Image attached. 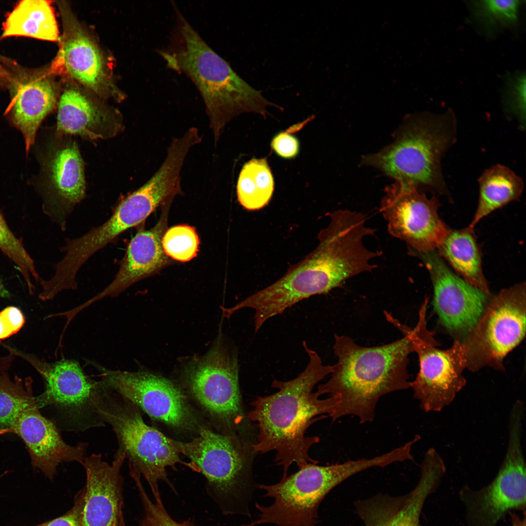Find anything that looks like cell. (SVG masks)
Listing matches in <instances>:
<instances>
[{
	"mask_svg": "<svg viewBox=\"0 0 526 526\" xmlns=\"http://www.w3.org/2000/svg\"><path fill=\"white\" fill-rule=\"evenodd\" d=\"M330 223L318 234L317 247L280 279L248 296L232 307L255 311V332L275 316L311 296L327 294L348 279L371 271L376 265L370 261L380 251L367 249L363 239L374 234L361 214L339 210L329 214Z\"/></svg>",
	"mask_w": 526,
	"mask_h": 526,
	"instance_id": "cell-1",
	"label": "cell"
},
{
	"mask_svg": "<svg viewBox=\"0 0 526 526\" xmlns=\"http://www.w3.org/2000/svg\"><path fill=\"white\" fill-rule=\"evenodd\" d=\"M303 347L309 357L305 369L288 381L274 379L271 386L274 394L258 397L251 403L253 409L247 418L256 423L259 432L252 445L254 453L276 452L275 461L283 469L282 478L287 476L290 466L300 468L317 464L309 454V449L318 443L317 436H307L308 428L315 422L330 416L339 403L335 396L321 399L315 386L333 372V365H324L315 351L305 341Z\"/></svg>",
	"mask_w": 526,
	"mask_h": 526,
	"instance_id": "cell-2",
	"label": "cell"
},
{
	"mask_svg": "<svg viewBox=\"0 0 526 526\" xmlns=\"http://www.w3.org/2000/svg\"><path fill=\"white\" fill-rule=\"evenodd\" d=\"M389 321L404 336L381 346H360L348 336L335 335L333 350L337 362L330 378L317 392L337 396L339 403L330 417L334 421L346 415L360 423L371 422L379 398L411 387L407 371L409 356L414 352L409 327L391 317Z\"/></svg>",
	"mask_w": 526,
	"mask_h": 526,
	"instance_id": "cell-3",
	"label": "cell"
},
{
	"mask_svg": "<svg viewBox=\"0 0 526 526\" xmlns=\"http://www.w3.org/2000/svg\"><path fill=\"white\" fill-rule=\"evenodd\" d=\"M175 24L167 47L158 54L168 68L187 75L205 104L216 145L225 125L244 112L266 113L274 104L249 85L192 27L174 2Z\"/></svg>",
	"mask_w": 526,
	"mask_h": 526,
	"instance_id": "cell-4",
	"label": "cell"
},
{
	"mask_svg": "<svg viewBox=\"0 0 526 526\" xmlns=\"http://www.w3.org/2000/svg\"><path fill=\"white\" fill-rule=\"evenodd\" d=\"M456 118L451 111L413 118L391 144L365 156L362 164L376 168L396 181L446 191L441 161L453 144Z\"/></svg>",
	"mask_w": 526,
	"mask_h": 526,
	"instance_id": "cell-5",
	"label": "cell"
},
{
	"mask_svg": "<svg viewBox=\"0 0 526 526\" xmlns=\"http://www.w3.org/2000/svg\"><path fill=\"white\" fill-rule=\"evenodd\" d=\"M381 464L378 456L326 466L309 463L276 484L259 485L266 492L263 497L272 498L273 503L263 506L256 502L258 518L241 526H317L319 507L333 488L353 475Z\"/></svg>",
	"mask_w": 526,
	"mask_h": 526,
	"instance_id": "cell-6",
	"label": "cell"
},
{
	"mask_svg": "<svg viewBox=\"0 0 526 526\" xmlns=\"http://www.w3.org/2000/svg\"><path fill=\"white\" fill-rule=\"evenodd\" d=\"M239 440L202 428L190 441H173L179 452L190 459L206 477L210 495L224 514L251 518L250 504L259 485L252 474V445L245 446Z\"/></svg>",
	"mask_w": 526,
	"mask_h": 526,
	"instance_id": "cell-7",
	"label": "cell"
},
{
	"mask_svg": "<svg viewBox=\"0 0 526 526\" xmlns=\"http://www.w3.org/2000/svg\"><path fill=\"white\" fill-rule=\"evenodd\" d=\"M92 402L99 419L114 432L130 468L143 475L153 496L159 495L157 483L165 478L166 469L183 463L173 440L146 424L137 406L103 384Z\"/></svg>",
	"mask_w": 526,
	"mask_h": 526,
	"instance_id": "cell-8",
	"label": "cell"
},
{
	"mask_svg": "<svg viewBox=\"0 0 526 526\" xmlns=\"http://www.w3.org/2000/svg\"><path fill=\"white\" fill-rule=\"evenodd\" d=\"M526 284L521 283L490 297L485 309L462 343L466 368L485 366L504 370V359L526 334Z\"/></svg>",
	"mask_w": 526,
	"mask_h": 526,
	"instance_id": "cell-9",
	"label": "cell"
},
{
	"mask_svg": "<svg viewBox=\"0 0 526 526\" xmlns=\"http://www.w3.org/2000/svg\"><path fill=\"white\" fill-rule=\"evenodd\" d=\"M425 297L419 311L418 320L409 333L414 352L418 357L419 370L412 382L413 397L426 412H440L450 404L456 394L465 386L463 373L466 368L461 341L455 340L446 350L438 348L440 344L434 333L427 328Z\"/></svg>",
	"mask_w": 526,
	"mask_h": 526,
	"instance_id": "cell-10",
	"label": "cell"
},
{
	"mask_svg": "<svg viewBox=\"0 0 526 526\" xmlns=\"http://www.w3.org/2000/svg\"><path fill=\"white\" fill-rule=\"evenodd\" d=\"M523 417L510 416L508 445L503 463L494 479L486 487L468 486L459 491L468 526H497L507 513L526 512V470L521 444Z\"/></svg>",
	"mask_w": 526,
	"mask_h": 526,
	"instance_id": "cell-11",
	"label": "cell"
},
{
	"mask_svg": "<svg viewBox=\"0 0 526 526\" xmlns=\"http://www.w3.org/2000/svg\"><path fill=\"white\" fill-rule=\"evenodd\" d=\"M380 211L390 234L405 242L412 253L438 248L449 229L438 213L437 198H429L412 183L396 181L387 187Z\"/></svg>",
	"mask_w": 526,
	"mask_h": 526,
	"instance_id": "cell-12",
	"label": "cell"
},
{
	"mask_svg": "<svg viewBox=\"0 0 526 526\" xmlns=\"http://www.w3.org/2000/svg\"><path fill=\"white\" fill-rule=\"evenodd\" d=\"M157 206L153 197L140 188L123 200L101 225L68 240L62 249L65 253L62 259L56 264L53 276L46 281L48 288L56 294L76 289V274L83 264L120 234L143 222Z\"/></svg>",
	"mask_w": 526,
	"mask_h": 526,
	"instance_id": "cell-13",
	"label": "cell"
},
{
	"mask_svg": "<svg viewBox=\"0 0 526 526\" xmlns=\"http://www.w3.org/2000/svg\"><path fill=\"white\" fill-rule=\"evenodd\" d=\"M38 370L45 390L35 397L39 409H56L62 430L80 432L105 425L94 411L92 400L100 381L89 377L79 363L63 359L53 363L40 362Z\"/></svg>",
	"mask_w": 526,
	"mask_h": 526,
	"instance_id": "cell-14",
	"label": "cell"
},
{
	"mask_svg": "<svg viewBox=\"0 0 526 526\" xmlns=\"http://www.w3.org/2000/svg\"><path fill=\"white\" fill-rule=\"evenodd\" d=\"M5 384L16 396L18 407L11 425L0 431V434L11 433L20 437L28 449L33 467L50 480L54 479L60 464L75 462L82 465L87 444L66 443L56 422L40 412L30 388Z\"/></svg>",
	"mask_w": 526,
	"mask_h": 526,
	"instance_id": "cell-15",
	"label": "cell"
},
{
	"mask_svg": "<svg viewBox=\"0 0 526 526\" xmlns=\"http://www.w3.org/2000/svg\"><path fill=\"white\" fill-rule=\"evenodd\" d=\"M183 376L195 399L211 414L230 424L244 419L234 351L218 341L202 358L187 364Z\"/></svg>",
	"mask_w": 526,
	"mask_h": 526,
	"instance_id": "cell-16",
	"label": "cell"
},
{
	"mask_svg": "<svg viewBox=\"0 0 526 526\" xmlns=\"http://www.w3.org/2000/svg\"><path fill=\"white\" fill-rule=\"evenodd\" d=\"M40 156L43 212L65 229L66 219L85 196L83 163L75 142L56 133Z\"/></svg>",
	"mask_w": 526,
	"mask_h": 526,
	"instance_id": "cell-17",
	"label": "cell"
},
{
	"mask_svg": "<svg viewBox=\"0 0 526 526\" xmlns=\"http://www.w3.org/2000/svg\"><path fill=\"white\" fill-rule=\"evenodd\" d=\"M414 254L430 274L433 305L440 322L455 340L465 338L477 324L491 296L454 273L435 250Z\"/></svg>",
	"mask_w": 526,
	"mask_h": 526,
	"instance_id": "cell-18",
	"label": "cell"
},
{
	"mask_svg": "<svg viewBox=\"0 0 526 526\" xmlns=\"http://www.w3.org/2000/svg\"><path fill=\"white\" fill-rule=\"evenodd\" d=\"M101 381L150 417L174 427L184 426L190 414L185 398L172 382L146 371L111 370L93 362Z\"/></svg>",
	"mask_w": 526,
	"mask_h": 526,
	"instance_id": "cell-19",
	"label": "cell"
},
{
	"mask_svg": "<svg viewBox=\"0 0 526 526\" xmlns=\"http://www.w3.org/2000/svg\"><path fill=\"white\" fill-rule=\"evenodd\" d=\"M445 472L441 457L428 452L421 467L420 478L413 490L399 497L378 495L358 501L357 512L365 526H419L425 502L436 490Z\"/></svg>",
	"mask_w": 526,
	"mask_h": 526,
	"instance_id": "cell-20",
	"label": "cell"
},
{
	"mask_svg": "<svg viewBox=\"0 0 526 526\" xmlns=\"http://www.w3.org/2000/svg\"><path fill=\"white\" fill-rule=\"evenodd\" d=\"M125 459L124 453L118 450L111 464L99 453L85 458L82 464L86 475L83 526H119L123 515L121 470Z\"/></svg>",
	"mask_w": 526,
	"mask_h": 526,
	"instance_id": "cell-21",
	"label": "cell"
},
{
	"mask_svg": "<svg viewBox=\"0 0 526 526\" xmlns=\"http://www.w3.org/2000/svg\"><path fill=\"white\" fill-rule=\"evenodd\" d=\"M18 74L11 75V99L5 113L12 125L22 134L28 155L42 121L56 105L57 90L55 82L44 73Z\"/></svg>",
	"mask_w": 526,
	"mask_h": 526,
	"instance_id": "cell-22",
	"label": "cell"
},
{
	"mask_svg": "<svg viewBox=\"0 0 526 526\" xmlns=\"http://www.w3.org/2000/svg\"><path fill=\"white\" fill-rule=\"evenodd\" d=\"M164 218L150 229L135 234L128 244L113 281L98 294L71 309L72 315L76 316L104 298L118 296L134 283L155 273L167 263L168 259L162 244L166 227Z\"/></svg>",
	"mask_w": 526,
	"mask_h": 526,
	"instance_id": "cell-23",
	"label": "cell"
},
{
	"mask_svg": "<svg viewBox=\"0 0 526 526\" xmlns=\"http://www.w3.org/2000/svg\"><path fill=\"white\" fill-rule=\"evenodd\" d=\"M65 13L64 34L56 62L63 64L71 77L96 94L108 95L112 86L100 50L77 21Z\"/></svg>",
	"mask_w": 526,
	"mask_h": 526,
	"instance_id": "cell-24",
	"label": "cell"
},
{
	"mask_svg": "<svg viewBox=\"0 0 526 526\" xmlns=\"http://www.w3.org/2000/svg\"><path fill=\"white\" fill-rule=\"evenodd\" d=\"M121 127L119 117L96 104L78 90L68 89L61 94L56 133L95 140L114 136Z\"/></svg>",
	"mask_w": 526,
	"mask_h": 526,
	"instance_id": "cell-25",
	"label": "cell"
},
{
	"mask_svg": "<svg viewBox=\"0 0 526 526\" xmlns=\"http://www.w3.org/2000/svg\"><path fill=\"white\" fill-rule=\"evenodd\" d=\"M437 248L439 255L448 261L462 278L491 296L472 228L468 226L460 230L449 229Z\"/></svg>",
	"mask_w": 526,
	"mask_h": 526,
	"instance_id": "cell-26",
	"label": "cell"
},
{
	"mask_svg": "<svg viewBox=\"0 0 526 526\" xmlns=\"http://www.w3.org/2000/svg\"><path fill=\"white\" fill-rule=\"evenodd\" d=\"M1 36L58 41L59 31L50 2L45 0L19 1L7 16Z\"/></svg>",
	"mask_w": 526,
	"mask_h": 526,
	"instance_id": "cell-27",
	"label": "cell"
},
{
	"mask_svg": "<svg viewBox=\"0 0 526 526\" xmlns=\"http://www.w3.org/2000/svg\"><path fill=\"white\" fill-rule=\"evenodd\" d=\"M479 199L476 210L469 226L472 229L484 217L521 195L522 178L509 168L500 164L485 170L478 179Z\"/></svg>",
	"mask_w": 526,
	"mask_h": 526,
	"instance_id": "cell-28",
	"label": "cell"
},
{
	"mask_svg": "<svg viewBox=\"0 0 526 526\" xmlns=\"http://www.w3.org/2000/svg\"><path fill=\"white\" fill-rule=\"evenodd\" d=\"M274 180L264 159H252L243 166L237 185L238 200L245 209H261L269 201Z\"/></svg>",
	"mask_w": 526,
	"mask_h": 526,
	"instance_id": "cell-29",
	"label": "cell"
},
{
	"mask_svg": "<svg viewBox=\"0 0 526 526\" xmlns=\"http://www.w3.org/2000/svg\"><path fill=\"white\" fill-rule=\"evenodd\" d=\"M0 250L16 266L23 277L31 294L35 287L33 279L37 282L40 278L36 270L34 261L25 249L21 240L12 231L0 210Z\"/></svg>",
	"mask_w": 526,
	"mask_h": 526,
	"instance_id": "cell-30",
	"label": "cell"
},
{
	"mask_svg": "<svg viewBox=\"0 0 526 526\" xmlns=\"http://www.w3.org/2000/svg\"><path fill=\"white\" fill-rule=\"evenodd\" d=\"M520 5L518 0H477L472 4L475 18L488 30L515 24Z\"/></svg>",
	"mask_w": 526,
	"mask_h": 526,
	"instance_id": "cell-31",
	"label": "cell"
},
{
	"mask_svg": "<svg viewBox=\"0 0 526 526\" xmlns=\"http://www.w3.org/2000/svg\"><path fill=\"white\" fill-rule=\"evenodd\" d=\"M199 243L195 228L186 225L170 227L164 233L162 240L167 256L182 262H188L196 256Z\"/></svg>",
	"mask_w": 526,
	"mask_h": 526,
	"instance_id": "cell-32",
	"label": "cell"
},
{
	"mask_svg": "<svg viewBox=\"0 0 526 526\" xmlns=\"http://www.w3.org/2000/svg\"><path fill=\"white\" fill-rule=\"evenodd\" d=\"M144 508L145 515L140 526H191L187 522L174 521L166 511L160 496L154 497V502L147 495L140 480L135 482Z\"/></svg>",
	"mask_w": 526,
	"mask_h": 526,
	"instance_id": "cell-33",
	"label": "cell"
},
{
	"mask_svg": "<svg viewBox=\"0 0 526 526\" xmlns=\"http://www.w3.org/2000/svg\"><path fill=\"white\" fill-rule=\"evenodd\" d=\"M508 82L506 94L507 108L518 117L523 125L526 112L525 75L519 74Z\"/></svg>",
	"mask_w": 526,
	"mask_h": 526,
	"instance_id": "cell-34",
	"label": "cell"
},
{
	"mask_svg": "<svg viewBox=\"0 0 526 526\" xmlns=\"http://www.w3.org/2000/svg\"><path fill=\"white\" fill-rule=\"evenodd\" d=\"M85 495L83 488L74 498L72 508L63 515L46 522L34 526H83L81 513Z\"/></svg>",
	"mask_w": 526,
	"mask_h": 526,
	"instance_id": "cell-35",
	"label": "cell"
},
{
	"mask_svg": "<svg viewBox=\"0 0 526 526\" xmlns=\"http://www.w3.org/2000/svg\"><path fill=\"white\" fill-rule=\"evenodd\" d=\"M17 407L18 400L15 395L0 382V431L10 427Z\"/></svg>",
	"mask_w": 526,
	"mask_h": 526,
	"instance_id": "cell-36",
	"label": "cell"
},
{
	"mask_svg": "<svg viewBox=\"0 0 526 526\" xmlns=\"http://www.w3.org/2000/svg\"><path fill=\"white\" fill-rule=\"evenodd\" d=\"M272 148L280 156L290 158L295 156L299 149L298 140L288 132H282L273 139Z\"/></svg>",
	"mask_w": 526,
	"mask_h": 526,
	"instance_id": "cell-37",
	"label": "cell"
},
{
	"mask_svg": "<svg viewBox=\"0 0 526 526\" xmlns=\"http://www.w3.org/2000/svg\"><path fill=\"white\" fill-rule=\"evenodd\" d=\"M14 334L18 332L23 326L25 319L21 311L17 307L8 306L0 312Z\"/></svg>",
	"mask_w": 526,
	"mask_h": 526,
	"instance_id": "cell-38",
	"label": "cell"
},
{
	"mask_svg": "<svg viewBox=\"0 0 526 526\" xmlns=\"http://www.w3.org/2000/svg\"><path fill=\"white\" fill-rule=\"evenodd\" d=\"M13 335L12 330L0 313V339H5Z\"/></svg>",
	"mask_w": 526,
	"mask_h": 526,
	"instance_id": "cell-39",
	"label": "cell"
},
{
	"mask_svg": "<svg viewBox=\"0 0 526 526\" xmlns=\"http://www.w3.org/2000/svg\"><path fill=\"white\" fill-rule=\"evenodd\" d=\"M11 77V75L5 69L0 57V85L9 83Z\"/></svg>",
	"mask_w": 526,
	"mask_h": 526,
	"instance_id": "cell-40",
	"label": "cell"
},
{
	"mask_svg": "<svg viewBox=\"0 0 526 526\" xmlns=\"http://www.w3.org/2000/svg\"><path fill=\"white\" fill-rule=\"evenodd\" d=\"M509 514L511 516L512 526H526V513L523 519L514 512L511 511Z\"/></svg>",
	"mask_w": 526,
	"mask_h": 526,
	"instance_id": "cell-41",
	"label": "cell"
},
{
	"mask_svg": "<svg viewBox=\"0 0 526 526\" xmlns=\"http://www.w3.org/2000/svg\"><path fill=\"white\" fill-rule=\"evenodd\" d=\"M10 293L4 285L2 280L0 277V298H6L9 297Z\"/></svg>",
	"mask_w": 526,
	"mask_h": 526,
	"instance_id": "cell-42",
	"label": "cell"
},
{
	"mask_svg": "<svg viewBox=\"0 0 526 526\" xmlns=\"http://www.w3.org/2000/svg\"><path fill=\"white\" fill-rule=\"evenodd\" d=\"M119 526H126L123 515L121 517Z\"/></svg>",
	"mask_w": 526,
	"mask_h": 526,
	"instance_id": "cell-43",
	"label": "cell"
},
{
	"mask_svg": "<svg viewBox=\"0 0 526 526\" xmlns=\"http://www.w3.org/2000/svg\"><path fill=\"white\" fill-rule=\"evenodd\" d=\"M5 474V473H3V474H2L0 475V478H1L2 477V476H3V475H4Z\"/></svg>",
	"mask_w": 526,
	"mask_h": 526,
	"instance_id": "cell-44",
	"label": "cell"
},
{
	"mask_svg": "<svg viewBox=\"0 0 526 526\" xmlns=\"http://www.w3.org/2000/svg\"><path fill=\"white\" fill-rule=\"evenodd\" d=\"M419 526H420V525H419Z\"/></svg>",
	"mask_w": 526,
	"mask_h": 526,
	"instance_id": "cell-45",
	"label": "cell"
}]
</instances>
